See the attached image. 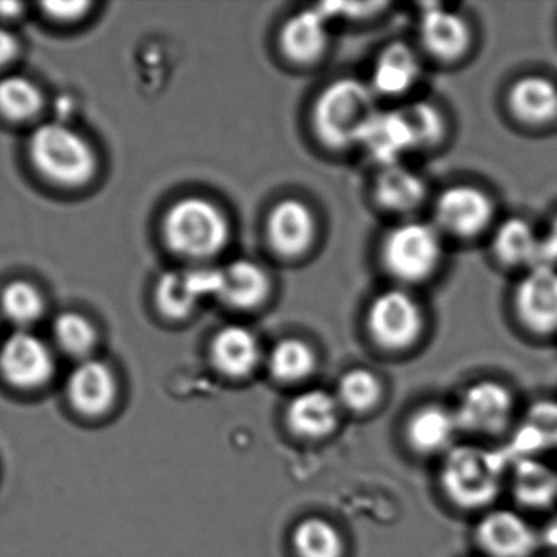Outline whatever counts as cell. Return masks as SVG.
<instances>
[{"mask_svg":"<svg viewBox=\"0 0 557 557\" xmlns=\"http://www.w3.org/2000/svg\"><path fill=\"white\" fill-rule=\"evenodd\" d=\"M508 459L504 451L481 446H453L443 461L440 482L446 498L461 510L491 507L502 491Z\"/></svg>","mask_w":557,"mask_h":557,"instance_id":"cell-1","label":"cell"},{"mask_svg":"<svg viewBox=\"0 0 557 557\" xmlns=\"http://www.w3.org/2000/svg\"><path fill=\"white\" fill-rule=\"evenodd\" d=\"M376 94L363 81L337 79L324 87L312 109L315 133L332 148L358 146L377 112Z\"/></svg>","mask_w":557,"mask_h":557,"instance_id":"cell-2","label":"cell"},{"mask_svg":"<svg viewBox=\"0 0 557 557\" xmlns=\"http://www.w3.org/2000/svg\"><path fill=\"white\" fill-rule=\"evenodd\" d=\"M165 239L177 253L191 259L216 256L231 236L230 221L223 211L200 197L184 198L169 210Z\"/></svg>","mask_w":557,"mask_h":557,"instance_id":"cell-3","label":"cell"},{"mask_svg":"<svg viewBox=\"0 0 557 557\" xmlns=\"http://www.w3.org/2000/svg\"><path fill=\"white\" fill-rule=\"evenodd\" d=\"M28 151L35 168L60 185H83L96 169V156L89 143L60 123L35 129Z\"/></svg>","mask_w":557,"mask_h":557,"instance_id":"cell-4","label":"cell"},{"mask_svg":"<svg viewBox=\"0 0 557 557\" xmlns=\"http://www.w3.org/2000/svg\"><path fill=\"white\" fill-rule=\"evenodd\" d=\"M381 257L394 278L404 283L423 282L442 263V233L432 224L407 221L384 237Z\"/></svg>","mask_w":557,"mask_h":557,"instance_id":"cell-5","label":"cell"},{"mask_svg":"<svg viewBox=\"0 0 557 557\" xmlns=\"http://www.w3.org/2000/svg\"><path fill=\"white\" fill-rule=\"evenodd\" d=\"M368 331L387 350H404L416 344L423 331V312L404 289H386L368 306Z\"/></svg>","mask_w":557,"mask_h":557,"instance_id":"cell-6","label":"cell"},{"mask_svg":"<svg viewBox=\"0 0 557 557\" xmlns=\"http://www.w3.org/2000/svg\"><path fill=\"white\" fill-rule=\"evenodd\" d=\"M513 396L504 384L482 380L471 384L455 410L459 430L475 435H498L510 425Z\"/></svg>","mask_w":557,"mask_h":557,"instance_id":"cell-7","label":"cell"},{"mask_svg":"<svg viewBox=\"0 0 557 557\" xmlns=\"http://www.w3.org/2000/svg\"><path fill=\"white\" fill-rule=\"evenodd\" d=\"M492 198L474 185H451L435 201L436 227L456 237H475L494 220Z\"/></svg>","mask_w":557,"mask_h":557,"instance_id":"cell-8","label":"cell"},{"mask_svg":"<svg viewBox=\"0 0 557 557\" xmlns=\"http://www.w3.org/2000/svg\"><path fill=\"white\" fill-rule=\"evenodd\" d=\"M0 373L15 387L37 389L53 377V354L37 335L17 332L0 348Z\"/></svg>","mask_w":557,"mask_h":557,"instance_id":"cell-9","label":"cell"},{"mask_svg":"<svg viewBox=\"0 0 557 557\" xmlns=\"http://www.w3.org/2000/svg\"><path fill=\"white\" fill-rule=\"evenodd\" d=\"M479 546L491 557H531L540 547V533L513 510H492L475 528Z\"/></svg>","mask_w":557,"mask_h":557,"instance_id":"cell-10","label":"cell"},{"mask_svg":"<svg viewBox=\"0 0 557 557\" xmlns=\"http://www.w3.org/2000/svg\"><path fill=\"white\" fill-rule=\"evenodd\" d=\"M515 306L521 322L534 334H556L557 270L553 267L531 269L518 285Z\"/></svg>","mask_w":557,"mask_h":557,"instance_id":"cell-11","label":"cell"},{"mask_svg":"<svg viewBox=\"0 0 557 557\" xmlns=\"http://www.w3.org/2000/svg\"><path fill=\"white\" fill-rule=\"evenodd\" d=\"M265 227L273 249L286 257L301 256L311 249L318 236L314 213L298 198H285L273 205Z\"/></svg>","mask_w":557,"mask_h":557,"instance_id":"cell-12","label":"cell"},{"mask_svg":"<svg viewBox=\"0 0 557 557\" xmlns=\"http://www.w3.org/2000/svg\"><path fill=\"white\" fill-rule=\"evenodd\" d=\"M358 146L381 169L403 164V158L417 149L403 110H377L368 123Z\"/></svg>","mask_w":557,"mask_h":557,"instance_id":"cell-13","label":"cell"},{"mask_svg":"<svg viewBox=\"0 0 557 557\" xmlns=\"http://www.w3.org/2000/svg\"><path fill=\"white\" fill-rule=\"evenodd\" d=\"M220 289V269L178 270L159 280L156 288L159 308L171 318H184L197 302L216 296Z\"/></svg>","mask_w":557,"mask_h":557,"instance_id":"cell-14","label":"cell"},{"mask_svg":"<svg viewBox=\"0 0 557 557\" xmlns=\"http://www.w3.org/2000/svg\"><path fill=\"white\" fill-rule=\"evenodd\" d=\"M67 396L84 416L100 417L115 404L119 383L109 364L86 358L71 371Z\"/></svg>","mask_w":557,"mask_h":557,"instance_id":"cell-15","label":"cell"},{"mask_svg":"<svg viewBox=\"0 0 557 557\" xmlns=\"http://www.w3.org/2000/svg\"><path fill=\"white\" fill-rule=\"evenodd\" d=\"M329 15L324 9H309L298 12L283 25L280 45L283 53L295 63L309 64L325 53L331 40Z\"/></svg>","mask_w":557,"mask_h":557,"instance_id":"cell-16","label":"cell"},{"mask_svg":"<svg viewBox=\"0 0 557 557\" xmlns=\"http://www.w3.org/2000/svg\"><path fill=\"white\" fill-rule=\"evenodd\" d=\"M286 426L293 435L306 440L325 438L338 425V403L324 389H309L289 400Z\"/></svg>","mask_w":557,"mask_h":557,"instance_id":"cell-17","label":"cell"},{"mask_svg":"<svg viewBox=\"0 0 557 557\" xmlns=\"http://www.w3.org/2000/svg\"><path fill=\"white\" fill-rule=\"evenodd\" d=\"M419 37L423 47L440 60H456L471 47V28L465 17L443 8L422 12Z\"/></svg>","mask_w":557,"mask_h":557,"instance_id":"cell-18","label":"cell"},{"mask_svg":"<svg viewBox=\"0 0 557 557\" xmlns=\"http://www.w3.org/2000/svg\"><path fill=\"white\" fill-rule=\"evenodd\" d=\"M211 358L224 376L240 380L252 374L262 360L259 338L244 325H227L211 344Z\"/></svg>","mask_w":557,"mask_h":557,"instance_id":"cell-19","label":"cell"},{"mask_svg":"<svg viewBox=\"0 0 557 557\" xmlns=\"http://www.w3.org/2000/svg\"><path fill=\"white\" fill-rule=\"evenodd\" d=\"M455 410L438 404L420 407L407 420L406 438L410 448L420 455L448 453L458 432Z\"/></svg>","mask_w":557,"mask_h":557,"instance_id":"cell-20","label":"cell"},{"mask_svg":"<svg viewBox=\"0 0 557 557\" xmlns=\"http://www.w3.org/2000/svg\"><path fill=\"white\" fill-rule=\"evenodd\" d=\"M422 74V64L412 48L393 44L384 48L374 63L370 87L376 96L397 97L409 92Z\"/></svg>","mask_w":557,"mask_h":557,"instance_id":"cell-21","label":"cell"},{"mask_svg":"<svg viewBox=\"0 0 557 557\" xmlns=\"http://www.w3.org/2000/svg\"><path fill=\"white\" fill-rule=\"evenodd\" d=\"M511 492L527 510H549L557 504V471L540 458L518 459L511 471Z\"/></svg>","mask_w":557,"mask_h":557,"instance_id":"cell-22","label":"cell"},{"mask_svg":"<svg viewBox=\"0 0 557 557\" xmlns=\"http://www.w3.org/2000/svg\"><path fill=\"white\" fill-rule=\"evenodd\" d=\"M426 184L422 175L404 164L381 169L374 182V197L391 213H412L426 200Z\"/></svg>","mask_w":557,"mask_h":557,"instance_id":"cell-23","label":"cell"},{"mask_svg":"<svg viewBox=\"0 0 557 557\" xmlns=\"http://www.w3.org/2000/svg\"><path fill=\"white\" fill-rule=\"evenodd\" d=\"M270 278L263 267L249 259H239L220 269L218 298L239 309H250L265 301Z\"/></svg>","mask_w":557,"mask_h":557,"instance_id":"cell-24","label":"cell"},{"mask_svg":"<svg viewBox=\"0 0 557 557\" xmlns=\"http://www.w3.org/2000/svg\"><path fill=\"white\" fill-rule=\"evenodd\" d=\"M510 109L531 125H546L557 119V86L543 76H524L511 86Z\"/></svg>","mask_w":557,"mask_h":557,"instance_id":"cell-25","label":"cell"},{"mask_svg":"<svg viewBox=\"0 0 557 557\" xmlns=\"http://www.w3.org/2000/svg\"><path fill=\"white\" fill-rule=\"evenodd\" d=\"M541 239L533 226L521 218L504 221L495 231L492 247L502 263L534 269L540 256Z\"/></svg>","mask_w":557,"mask_h":557,"instance_id":"cell-26","label":"cell"},{"mask_svg":"<svg viewBox=\"0 0 557 557\" xmlns=\"http://www.w3.org/2000/svg\"><path fill=\"white\" fill-rule=\"evenodd\" d=\"M315 370V351L301 338H283L269 354V371L280 383H299Z\"/></svg>","mask_w":557,"mask_h":557,"instance_id":"cell-27","label":"cell"},{"mask_svg":"<svg viewBox=\"0 0 557 557\" xmlns=\"http://www.w3.org/2000/svg\"><path fill=\"white\" fill-rule=\"evenodd\" d=\"M293 547L298 557H342L344 537L341 531L324 518H305L292 534Z\"/></svg>","mask_w":557,"mask_h":557,"instance_id":"cell-28","label":"cell"},{"mask_svg":"<svg viewBox=\"0 0 557 557\" xmlns=\"http://www.w3.org/2000/svg\"><path fill=\"white\" fill-rule=\"evenodd\" d=\"M383 396V386L376 374L364 368H354L347 371L338 381L337 399L338 406L351 412L363 413L374 409Z\"/></svg>","mask_w":557,"mask_h":557,"instance_id":"cell-29","label":"cell"},{"mask_svg":"<svg viewBox=\"0 0 557 557\" xmlns=\"http://www.w3.org/2000/svg\"><path fill=\"white\" fill-rule=\"evenodd\" d=\"M41 94L27 77L0 81V112L12 120H27L40 110Z\"/></svg>","mask_w":557,"mask_h":557,"instance_id":"cell-30","label":"cell"},{"mask_svg":"<svg viewBox=\"0 0 557 557\" xmlns=\"http://www.w3.org/2000/svg\"><path fill=\"white\" fill-rule=\"evenodd\" d=\"M5 318L17 325H30L44 314V298L30 283L14 282L0 295Z\"/></svg>","mask_w":557,"mask_h":557,"instance_id":"cell-31","label":"cell"},{"mask_svg":"<svg viewBox=\"0 0 557 557\" xmlns=\"http://www.w3.org/2000/svg\"><path fill=\"white\" fill-rule=\"evenodd\" d=\"M54 338L61 350L71 357L84 358L96 345V331L84 315L76 312H64L54 321Z\"/></svg>","mask_w":557,"mask_h":557,"instance_id":"cell-32","label":"cell"},{"mask_svg":"<svg viewBox=\"0 0 557 557\" xmlns=\"http://www.w3.org/2000/svg\"><path fill=\"white\" fill-rule=\"evenodd\" d=\"M403 112L412 132L416 148H432L445 138V116L433 103L413 102Z\"/></svg>","mask_w":557,"mask_h":557,"instance_id":"cell-33","label":"cell"},{"mask_svg":"<svg viewBox=\"0 0 557 557\" xmlns=\"http://www.w3.org/2000/svg\"><path fill=\"white\" fill-rule=\"evenodd\" d=\"M524 425L537 436L544 451L557 449V400H537L528 409Z\"/></svg>","mask_w":557,"mask_h":557,"instance_id":"cell-34","label":"cell"},{"mask_svg":"<svg viewBox=\"0 0 557 557\" xmlns=\"http://www.w3.org/2000/svg\"><path fill=\"white\" fill-rule=\"evenodd\" d=\"M557 263V218L550 224L549 233L541 239L540 256H537L536 267H553ZM534 267V269H536Z\"/></svg>","mask_w":557,"mask_h":557,"instance_id":"cell-35","label":"cell"},{"mask_svg":"<svg viewBox=\"0 0 557 557\" xmlns=\"http://www.w3.org/2000/svg\"><path fill=\"white\" fill-rule=\"evenodd\" d=\"M90 4L87 2H47L44 4L45 11L51 15V17L60 18V21H74V18L81 17Z\"/></svg>","mask_w":557,"mask_h":557,"instance_id":"cell-36","label":"cell"},{"mask_svg":"<svg viewBox=\"0 0 557 557\" xmlns=\"http://www.w3.org/2000/svg\"><path fill=\"white\" fill-rule=\"evenodd\" d=\"M17 50L18 44L14 35L5 28H0V66H4L9 61L14 60Z\"/></svg>","mask_w":557,"mask_h":557,"instance_id":"cell-37","label":"cell"},{"mask_svg":"<svg viewBox=\"0 0 557 557\" xmlns=\"http://www.w3.org/2000/svg\"><path fill=\"white\" fill-rule=\"evenodd\" d=\"M540 543L546 544L550 549L557 550V518L547 521L546 527L541 530Z\"/></svg>","mask_w":557,"mask_h":557,"instance_id":"cell-38","label":"cell"},{"mask_svg":"<svg viewBox=\"0 0 557 557\" xmlns=\"http://www.w3.org/2000/svg\"><path fill=\"white\" fill-rule=\"evenodd\" d=\"M22 9H24V5L17 4V2H0V17H17Z\"/></svg>","mask_w":557,"mask_h":557,"instance_id":"cell-39","label":"cell"}]
</instances>
